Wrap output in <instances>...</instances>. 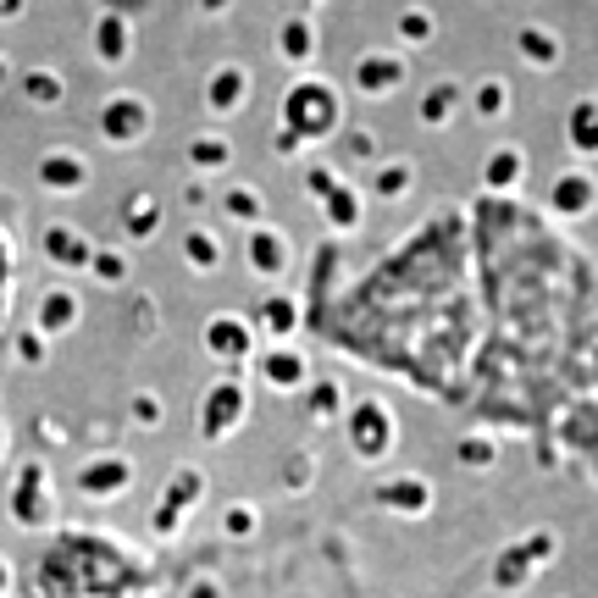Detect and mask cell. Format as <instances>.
Segmentation results:
<instances>
[{
    "label": "cell",
    "instance_id": "obj_5",
    "mask_svg": "<svg viewBox=\"0 0 598 598\" xmlns=\"http://www.w3.org/2000/svg\"><path fill=\"white\" fill-rule=\"evenodd\" d=\"M576 144H582V150H593V144H598V106L576 111Z\"/></svg>",
    "mask_w": 598,
    "mask_h": 598
},
{
    "label": "cell",
    "instance_id": "obj_7",
    "mask_svg": "<svg viewBox=\"0 0 598 598\" xmlns=\"http://www.w3.org/2000/svg\"><path fill=\"white\" fill-rule=\"evenodd\" d=\"M449 106H455V89H449V84H438V89H432V100H427V117H443Z\"/></svg>",
    "mask_w": 598,
    "mask_h": 598
},
{
    "label": "cell",
    "instance_id": "obj_6",
    "mask_svg": "<svg viewBox=\"0 0 598 598\" xmlns=\"http://www.w3.org/2000/svg\"><path fill=\"white\" fill-rule=\"evenodd\" d=\"M399 34H405V39H427L432 34V17L427 12H405V17H399Z\"/></svg>",
    "mask_w": 598,
    "mask_h": 598
},
{
    "label": "cell",
    "instance_id": "obj_9",
    "mask_svg": "<svg viewBox=\"0 0 598 598\" xmlns=\"http://www.w3.org/2000/svg\"><path fill=\"white\" fill-rule=\"evenodd\" d=\"M200 6H205V12H222V6H228V0H200Z\"/></svg>",
    "mask_w": 598,
    "mask_h": 598
},
{
    "label": "cell",
    "instance_id": "obj_4",
    "mask_svg": "<svg viewBox=\"0 0 598 598\" xmlns=\"http://www.w3.org/2000/svg\"><path fill=\"white\" fill-rule=\"evenodd\" d=\"M239 89H244V72H222V78L211 84V106H233Z\"/></svg>",
    "mask_w": 598,
    "mask_h": 598
},
{
    "label": "cell",
    "instance_id": "obj_8",
    "mask_svg": "<svg viewBox=\"0 0 598 598\" xmlns=\"http://www.w3.org/2000/svg\"><path fill=\"white\" fill-rule=\"evenodd\" d=\"M477 106H482V111H499V106H504V89H499V84H482Z\"/></svg>",
    "mask_w": 598,
    "mask_h": 598
},
{
    "label": "cell",
    "instance_id": "obj_1",
    "mask_svg": "<svg viewBox=\"0 0 598 598\" xmlns=\"http://www.w3.org/2000/svg\"><path fill=\"white\" fill-rule=\"evenodd\" d=\"M515 39H521V50H527L538 67H554V61H560V39H549L543 28H521Z\"/></svg>",
    "mask_w": 598,
    "mask_h": 598
},
{
    "label": "cell",
    "instance_id": "obj_2",
    "mask_svg": "<svg viewBox=\"0 0 598 598\" xmlns=\"http://www.w3.org/2000/svg\"><path fill=\"white\" fill-rule=\"evenodd\" d=\"M399 72H405V61H360V84L366 89H388V84H399Z\"/></svg>",
    "mask_w": 598,
    "mask_h": 598
},
{
    "label": "cell",
    "instance_id": "obj_3",
    "mask_svg": "<svg viewBox=\"0 0 598 598\" xmlns=\"http://www.w3.org/2000/svg\"><path fill=\"white\" fill-rule=\"evenodd\" d=\"M277 45H283V56H311V23H288L283 34H277Z\"/></svg>",
    "mask_w": 598,
    "mask_h": 598
}]
</instances>
